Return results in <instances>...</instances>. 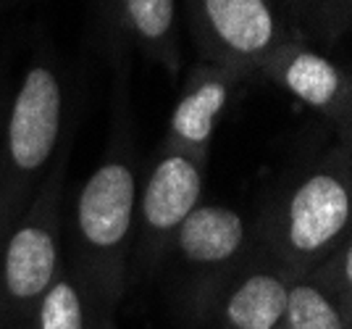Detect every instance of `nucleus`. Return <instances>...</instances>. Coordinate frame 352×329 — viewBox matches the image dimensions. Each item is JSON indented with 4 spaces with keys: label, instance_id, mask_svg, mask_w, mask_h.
<instances>
[{
    "label": "nucleus",
    "instance_id": "f257e3e1",
    "mask_svg": "<svg viewBox=\"0 0 352 329\" xmlns=\"http://www.w3.org/2000/svg\"><path fill=\"white\" fill-rule=\"evenodd\" d=\"M140 169L142 164L129 114L124 56L116 53V92L108 148L76 190L66 219V264L111 311H116L129 287Z\"/></svg>",
    "mask_w": 352,
    "mask_h": 329
},
{
    "label": "nucleus",
    "instance_id": "f03ea898",
    "mask_svg": "<svg viewBox=\"0 0 352 329\" xmlns=\"http://www.w3.org/2000/svg\"><path fill=\"white\" fill-rule=\"evenodd\" d=\"M258 248L289 271H310L352 235V142L294 164L252 216Z\"/></svg>",
    "mask_w": 352,
    "mask_h": 329
},
{
    "label": "nucleus",
    "instance_id": "7ed1b4c3",
    "mask_svg": "<svg viewBox=\"0 0 352 329\" xmlns=\"http://www.w3.org/2000/svg\"><path fill=\"white\" fill-rule=\"evenodd\" d=\"M66 132V85L50 56H34L0 124V237L32 203Z\"/></svg>",
    "mask_w": 352,
    "mask_h": 329
},
{
    "label": "nucleus",
    "instance_id": "20e7f679",
    "mask_svg": "<svg viewBox=\"0 0 352 329\" xmlns=\"http://www.w3.org/2000/svg\"><path fill=\"white\" fill-rule=\"evenodd\" d=\"M69 140L43 177L32 203L0 237V298L8 329H24L37 298L66 264V164Z\"/></svg>",
    "mask_w": 352,
    "mask_h": 329
},
{
    "label": "nucleus",
    "instance_id": "39448f33",
    "mask_svg": "<svg viewBox=\"0 0 352 329\" xmlns=\"http://www.w3.org/2000/svg\"><path fill=\"white\" fill-rule=\"evenodd\" d=\"M255 248L252 219L223 203H200L168 240L158 274L166 277L176 308L192 321L208 293Z\"/></svg>",
    "mask_w": 352,
    "mask_h": 329
},
{
    "label": "nucleus",
    "instance_id": "423d86ee",
    "mask_svg": "<svg viewBox=\"0 0 352 329\" xmlns=\"http://www.w3.org/2000/svg\"><path fill=\"white\" fill-rule=\"evenodd\" d=\"M208 161L158 145L137 187L134 235L129 251V282H145L161 269L168 240L203 203Z\"/></svg>",
    "mask_w": 352,
    "mask_h": 329
},
{
    "label": "nucleus",
    "instance_id": "0eeeda50",
    "mask_svg": "<svg viewBox=\"0 0 352 329\" xmlns=\"http://www.w3.org/2000/svg\"><path fill=\"white\" fill-rule=\"evenodd\" d=\"M197 61L258 69L292 43L276 0H182Z\"/></svg>",
    "mask_w": 352,
    "mask_h": 329
},
{
    "label": "nucleus",
    "instance_id": "6e6552de",
    "mask_svg": "<svg viewBox=\"0 0 352 329\" xmlns=\"http://www.w3.org/2000/svg\"><path fill=\"white\" fill-rule=\"evenodd\" d=\"M261 85L258 69L195 61L168 116L163 145L210 164V148L226 111Z\"/></svg>",
    "mask_w": 352,
    "mask_h": 329
},
{
    "label": "nucleus",
    "instance_id": "1a4fd4ad",
    "mask_svg": "<svg viewBox=\"0 0 352 329\" xmlns=\"http://www.w3.org/2000/svg\"><path fill=\"white\" fill-rule=\"evenodd\" d=\"M292 274L263 248H255L208 293L192 321L206 329H279Z\"/></svg>",
    "mask_w": 352,
    "mask_h": 329
},
{
    "label": "nucleus",
    "instance_id": "9d476101",
    "mask_svg": "<svg viewBox=\"0 0 352 329\" xmlns=\"http://www.w3.org/2000/svg\"><path fill=\"white\" fill-rule=\"evenodd\" d=\"M261 82L292 95L334 127L342 142H352V79L329 53L305 43H284L258 66Z\"/></svg>",
    "mask_w": 352,
    "mask_h": 329
},
{
    "label": "nucleus",
    "instance_id": "9b49d317",
    "mask_svg": "<svg viewBox=\"0 0 352 329\" xmlns=\"http://www.w3.org/2000/svg\"><path fill=\"white\" fill-rule=\"evenodd\" d=\"M105 8L121 40H126L171 76H179L182 45L176 0H105Z\"/></svg>",
    "mask_w": 352,
    "mask_h": 329
},
{
    "label": "nucleus",
    "instance_id": "f8f14e48",
    "mask_svg": "<svg viewBox=\"0 0 352 329\" xmlns=\"http://www.w3.org/2000/svg\"><path fill=\"white\" fill-rule=\"evenodd\" d=\"M111 321L113 311L92 295L69 264H63L56 279L37 298L24 329H105Z\"/></svg>",
    "mask_w": 352,
    "mask_h": 329
},
{
    "label": "nucleus",
    "instance_id": "ddd939ff",
    "mask_svg": "<svg viewBox=\"0 0 352 329\" xmlns=\"http://www.w3.org/2000/svg\"><path fill=\"white\" fill-rule=\"evenodd\" d=\"M287 30L297 43L329 53L352 27V0H276Z\"/></svg>",
    "mask_w": 352,
    "mask_h": 329
},
{
    "label": "nucleus",
    "instance_id": "4468645a",
    "mask_svg": "<svg viewBox=\"0 0 352 329\" xmlns=\"http://www.w3.org/2000/svg\"><path fill=\"white\" fill-rule=\"evenodd\" d=\"M284 329H352V311L344 308L310 271H297L289 279Z\"/></svg>",
    "mask_w": 352,
    "mask_h": 329
},
{
    "label": "nucleus",
    "instance_id": "2eb2a0df",
    "mask_svg": "<svg viewBox=\"0 0 352 329\" xmlns=\"http://www.w3.org/2000/svg\"><path fill=\"white\" fill-rule=\"evenodd\" d=\"M310 274L334 295V298L352 311V235L339 242L331 253H326L310 269Z\"/></svg>",
    "mask_w": 352,
    "mask_h": 329
},
{
    "label": "nucleus",
    "instance_id": "dca6fc26",
    "mask_svg": "<svg viewBox=\"0 0 352 329\" xmlns=\"http://www.w3.org/2000/svg\"><path fill=\"white\" fill-rule=\"evenodd\" d=\"M8 98H11V76H8V63H6V61H0V124H3V116H6Z\"/></svg>",
    "mask_w": 352,
    "mask_h": 329
},
{
    "label": "nucleus",
    "instance_id": "f3484780",
    "mask_svg": "<svg viewBox=\"0 0 352 329\" xmlns=\"http://www.w3.org/2000/svg\"><path fill=\"white\" fill-rule=\"evenodd\" d=\"M0 329H8V321H6V308H3V298H0Z\"/></svg>",
    "mask_w": 352,
    "mask_h": 329
},
{
    "label": "nucleus",
    "instance_id": "a211bd4d",
    "mask_svg": "<svg viewBox=\"0 0 352 329\" xmlns=\"http://www.w3.org/2000/svg\"><path fill=\"white\" fill-rule=\"evenodd\" d=\"M16 3H21V0H0V11L8 8V6H16Z\"/></svg>",
    "mask_w": 352,
    "mask_h": 329
},
{
    "label": "nucleus",
    "instance_id": "6ab92c4d",
    "mask_svg": "<svg viewBox=\"0 0 352 329\" xmlns=\"http://www.w3.org/2000/svg\"><path fill=\"white\" fill-rule=\"evenodd\" d=\"M105 329H116V327H113V321H111V324H108V327H105Z\"/></svg>",
    "mask_w": 352,
    "mask_h": 329
},
{
    "label": "nucleus",
    "instance_id": "aec40b11",
    "mask_svg": "<svg viewBox=\"0 0 352 329\" xmlns=\"http://www.w3.org/2000/svg\"><path fill=\"white\" fill-rule=\"evenodd\" d=\"M279 329H284V327H279Z\"/></svg>",
    "mask_w": 352,
    "mask_h": 329
}]
</instances>
